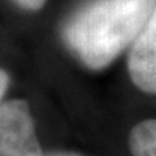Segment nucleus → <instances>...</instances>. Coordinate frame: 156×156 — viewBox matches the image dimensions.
<instances>
[{
	"instance_id": "1",
	"label": "nucleus",
	"mask_w": 156,
	"mask_h": 156,
	"mask_svg": "<svg viewBox=\"0 0 156 156\" xmlns=\"http://www.w3.org/2000/svg\"><path fill=\"white\" fill-rule=\"evenodd\" d=\"M156 0H94L64 30L70 49L91 69H102L142 34Z\"/></svg>"
},
{
	"instance_id": "2",
	"label": "nucleus",
	"mask_w": 156,
	"mask_h": 156,
	"mask_svg": "<svg viewBox=\"0 0 156 156\" xmlns=\"http://www.w3.org/2000/svg\"><path fill=\"white\" fill-rule=\"evenodd\" d=\"M0 156H43L24 101L0 104Z\"/></svg>"
},
{
	"instance_id": "3",
	"label": "nucleus",
	"mask_w": 156,
	"mask_h": 156,
	"mask_svg": "<svg viewBox=\"0 0 156 156\" xmlns=\"http://www.w3.org/2000/svg\"><path fill=\"white\" fill-rule=\"evenodd\" d=\"M129 75L136 86L156 94V8L129 54Z\"/></svg>"
},
{
	"instance_id": "4",
	"label": "nucleus",
	"mask_w": 156,
	"mask_h": 156,
	"mask_svg": "<svg viewBox=\"0 0 156 156\" xmlns=\"http://www.w3.org/2000/svg\"><path fill=\"white\" fill-rule=\"evenodd\" d=\"M129 148L134 156H156V119H145L134 127Z\"/></svg>"
},
{
	"instance_id": "5",
	"label": "nucleus",
	"mask_w": 156,
	"mask_h": 156,
	"mask_svg": "<svg viewBox=\"0 0 156 156\" xmlns=\"http://www.w3.org/2000/svg\"><path fill=\"white\" fill-rule=\"evenodd\" d=\"M18 3H21L24 8H29V10H38L45 3V0H18Z\"/></svg>"
},
{
	"instance_id": "6",
	"label": "nucleus",
	"mask_w": 156,
	"mask_h": 156,
	"mask_svg": "<svg viewBox=\"0 0 156 156\" xmlns=\"http://www.w3.org/2000/svg\"><path fill=\"white\" fill-rule=\"evenodd\" d=\"M6 86H8V76H6V73L3 70H0V99H2Z\"/></svg>"
},
{
	"instance_id": "7",
	"label": "nucleus",
	"mask_w": 156,
	"mask_h": 156,
	"mask_svg": "<svg viewBox=\"0 0 156 156\" xmlns=\"http://www.w3.org/2000/svg\"><path fill=\"white\" fill-rule=\"evenodd\" d=\"M45 156H81L78 153H51V154H45Z\"/></svg>"
}]
</instances>
